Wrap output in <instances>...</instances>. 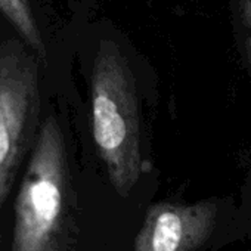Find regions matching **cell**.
Segmentation results:
<instances>
[{
    "mask_svg": "<svg viewBox=\"0 0 251 251\" xmlns=\"http://www.w3.org/2000/svg\"><path fill=\"white\" fill-rule=\"evenodd\" d=\"M217 216L219 205L213 200L152 205L136 236L135 251H195L211 235Z\"/></svg>",
    "mask_w": 251,
    "mask_h": 251,
    "instance_id": "obj_4",
    "label": "cell"
},
{
    "mask_svg": "<svg viewBox=\"0 0 251 251\" xmlns=\"http://www.w3.org/2000/svg\"><path fill=\"white\" fill-rule=\"evenodd\" d=\"M37 56L21 42L0 45V198L28 148L39 108Z\"/></svg>",
    "mask_w": 251,
    "mask_h": 251,
    "instance_id": "obj_3",
    "label": "cell"
},
{
    "mask_svg": "<svg viewBox=\"0 0 251 251\" xmlns=\"http://www.w3.org/2000/svg\"><path fill=\"white\" fill-rule=\"evenodd\" d=\"M232 24L236 45L251 77V0H232Z\"/></svg>",
    "mask_w": 251,
    "mask_h": 251,
    "instance_id": "obj_6",
    "label": "cell"
},
{
    "mask_svg": "<svg viewBox=\"0 0 251 251\" xmlns=\"http://www.w3.org/2000/svg\"><path fill=\"white\" fill-rule=\"evenodd\" d=\"M120 36H102L93 56L92 127L109 180L127 197L142 172L136 77Z\"/></svg>",
    "mask_w": 251,
    "mask_h": 251,
    "instance_id": "obj_1",
    "label": "cell"
},
{
    "mask_svg": "<svg viewBox=\"0 0 251 251\" xmlns=\"http://www.w3.org/2000/svg\"><path fill=\"white\" fill-rule=\"evenodd\" d=\"M0 12L14 25L23 42L42 61L46 59V43L39 28L30 0H0Z\"/></svg>",
    "mask_w": 251,
    "mask_h": 251,
    "instance_id": "obj_5",
    "label": "cell"
},
{
    "mask_svg": "<svg viewBox=\"0 0 251 251\" xmlns=\"http://www.w3.org/2000/svg\"><path fill=\"white\" fill-rule=\"evenodd\" d=\"M65 150L49 117L34 142L15 202L12 251H59L65 210Z\"/></svg>",
    "mask_w": 251,
    "mask_h": 251,
    "instance_id": "obj_2",
    "label": "cell"
},
{
    "mask_svg": "<svg viewBox=\"0 0 251 251\" xmlns=\"http://www.w3.org/2000/svg\"><path fill=\"white\" fill-rule=\"evenodd\" d=\"M2 202H3V200H0V204H2Z\"/></svg>",
    "mask_w": 251,
    "mask_h": 251,
    "instance_id": "obj_7",
    "label": "cell"
}]
</instances>
